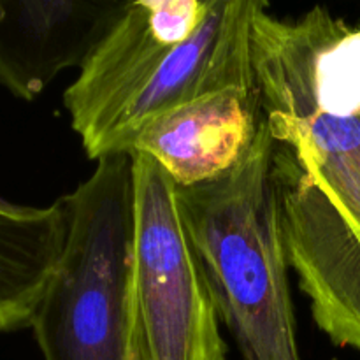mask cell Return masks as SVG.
<instances>
[{
	"label": "cell",
	"mask_w": 360,
	"mask_h": 360,
	"mask_svg": "<svg viewBox=\"0 0 360 360\" xmlns=\"http://www.w3.org/2000/svg\"><path fill=\"white\" fill-rule=\"evenodd\" d=\"M260 90L231 86L155 116L137 132L130 153L153 158L178 188L234 171L264 127Z\"/></svg>",
	"instance_id": "6"
},
{
	"label": "cell",
	"mask_w": 360,
	"mask_h": 360,
	"mask_svg": "<svg viewBox=\"0 0 360 360\" xmlns=\"http://www.w3.org/2000/svg\"><path fill=\"white\" fill-rule=\"evenodd\" d=\"M262 0H127L63 94L90 160L130 153L155 116L224 88H257Z\"/></svg>",
	"instance_id": "2"
},
{
	"label": "cell",
	"mask_w": 360,
	"mask_h": 360,
	"mask_svg": "<svg viewBox=\"0 0 360 360\" xmlns=\"http://www.w3.org/2000/svg\"><path fill=\"white\" fill-rule=\"evenodd\" d=\"M65 248L34 320L44 360H127L134 155L116 153L63 195Z\"/></svg>",
	"instance_id": "4"
},
{
	"label": "cell",
	"mask_w": 360,
	"mask_h": 360,
	"mask_svg": "<svg viewBox=\"0 0 360 360\" xmlns=\"http://www.w3.org/2000/svg\"><path fill=\"white\" fill-rule=\"evenodd\" d=\"M67 232L63 197L42 207L0 197V333L32 327L65 248Z\"/></svg>",
	"instance_id": "8"
},
{
	"label": "cell",
	"mask_w": 360,
	"mask_h": 360,
	"mask_svg": "<svg viewBox=\"0 0 360 360\" xmlns=\"http://www.w3.org/2000/svg\"><path fill=\"white\" fill-rule=\"evenodd\" d=\"M134 155L127 360H227L220 316L186 232L178 186Z\"/></svg>",
	"instance_id": "5"
},
{
	"label": "cell",
	"mask_w": 360,
	"mask_h": 360,
	"mask_svg": "<svg viewBox=\"0 0 360 360\" xmlns=\"http://www.w3.org/2000/svg\"><path fill=\"white\" fill-rule=\"evenodd\" d=\"M127 0H0V84L32 102L86 63Z\"/></svg>",
	"instance_id": "7"
},
{
	"label": "cell",
	"mask_w": 360,
	"mask_h": 360,
	"mask_svg": "<svg viewBox=\"0 0 360 360\" xmlns=\"http://www.w3.org/2000/svg\"><path fill=\"white\" fill-rule=\"evenodd\" d=\"M253 67L288 266L320 330L360 352V105L316 72L297 21L267 2Z\"/></svg>",
	"instance_id": "1"
},
{
	"label": "cell",
	"mask_w": 360,
	"mask_h": 360,
	"mask_svg": "<svg viewBox=\"0 0 360 360\" xmlns=\"http://www.w3.org/2000/svg\"><path fill=\"white\" fill-rule=\"evenodd\" d=\"M178 199L218 316L243 360H301L266 120L234 171L178 188Z\"/></svg>",
	"instance_id": "3"
}]
</instances>
